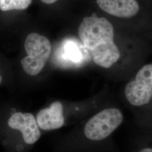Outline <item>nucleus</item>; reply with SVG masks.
<instances>
[{
  "instance_id": "7ed1b4c3",
  "label": "nucleus",
  "mask_w": 152,
  "mask_h": 152,
  "mask_svg": "<svg viewBox=\"0 0 152 152\" xmlns=\"http://www.w3.org/2000/svg\"><path fill=\"white\" fill-rule=\"evenodd\" d=\"M124 119V114L119 109H105L87 121L83 129L84 135L91 141L104 140L120 127Z\"/></svg>"
},
{
  "instance_id": "f03ea898",
  "label": "nucleus",
  "mask_w": 152,
  "mask_h": 152,
  "mask_svg": "<svg viewBox=\"0 0 152 152\" xmlns=\"http://www.w3.org/2000/svg\"><path fill=\"white\" fill-rule=\"evenodd\" d=\"M27 56L21 60L23 68L30 76L38 75L44 69L51 52L49 39L36 33L28 35L24 43Z\"/></svg>"
},
{
  "instance_id": "423d86ee",
  "label": "nucleus",
  "mask_w": 152,
  "mask_h": 152,
  "mask_svg": "<svg viewBox=\"0 0 152 152\" xmlns=\"http://www.w3.org/2000/svg\"><path fill=\"white\" fill-rule=\"evenodd\" d=\"M41 130H58L65 125L63 105L60 102H55L49 107L42 109L36 117Z\"/></svg>"
},
{
  "instance_id": "f8f14e48",
  "label": "nucleus",
  "mask_w": 152,
  "mask_h": 152,
  "mask_svg": "<svg viewBox=\"0 0 152 152\" xmlns=\"http://www.w3.org/2000/svg\"><path fill=\"white\" fill-rule=\"evenodd\" d=\"M2 81V77L0 75V84L1 83V82Z\"/></svg>"
},
{
  "instance_id": "f257e3e1",
  "label": "nucleus",
  "mask_w": 152,
  "mask_h": 152,
  "mask_svg": "<svg viewBox=\"0 0 152 152\" xmlns=\"http://www.w3.org/2000/svg\"><path fill=\"white\" fill-rule=\"evenodd\" d=\"M78 32L83 47L91 53L97 65L109 68L120 59V50L114 43V28L106 18L85 17Z\"/></svg>"
},
{
  "instance_id": "6e6552de",
  "label": "nucleus",
  "mask_w": 152,
  "mask_h": 152,
  "mask_svg": "<svg viewBox=\"0 0 152 152\" xmlns=\"http://www.w3.org/2000/svg\"><path fill=\"white\" fill-rule=\"evenodd\" d=\"M32 0H0V10L1 11L23 10L29 7Z\"/></svg>"
},
{
  "instance_id": "20e7f679",
  "label": "nucleus",
  "mask_w": 152,
  "mask_h": 152,
  "mask_svg": "<svg viewBox=\"0 0 152 152\" xmlns=\"http://www.w3.org/2000/svg\"><path fill=\"white\" fill-rule=\"evenodd\" d=\"M128 102L136 107L149 103L152 97V65H144L136 74L134 80L129 82L125 89Z\"/></svg>"
},
{
  "instance_id": "1a4fd4ad",
  "label": "nucleus",
  "mask_w": 152,
  "mask_h": 152,
  "mask_svg": "<svg viewBox=\"0 0 152 152\" xmlns=\"http://www.w3.org/2000/svg\"><path fill=\"white\" fill-rule=\"evenodd\" d=\"M76 44L72 42H66L64 46L63 56L66 60H69L72 63H78V60L81 59V53Z\"/></svg>"
},
{
  "instance_id": "9d476101",
  "label": "nucleus",
  "mask_w": 152,
  "mask_h": 152,
  "mask_svg": "<svg viewBox=\"0 0 152 152\" xmlns=\"http://www.w3.org/2000/svg\"><path fill=\"white\" fill-rule=\"evenodd\" d=\"M41 1L46 4H52L56 2L58 0H41Z\"/></svg>"
},
{
  "instance_id": "0eeeda50",
  "label": "nucleus",
  "mask_w": 152,
  "mask_h": 152,
  "mask_svg": "<svg viewBox=\"0 0 152 152\" xmlns=\"http://www.w3.org/2000/svg\"><path fill=\"white\" fill-rule=\"evenodd\" d=\"M96 3L107 14L121 18L135 16L140 10L136 0H96Z\"/></svg>"
},
{
  "instance_id": "39448f33",
  "label": "nucleus",
  "mask_w": 152,
  "mask_h": 152,
  "mask_svg": "<svg viewBox=\"0 0 152 152\" xmlns=\"http://www.w3.org/2000/svg\"><path fill=\"white\" fill-rule=\"evenodd\" d=\"M7 126L12 130L18 132L24 142L27 145H33L41 136L35 116L31 113L15 112L7 120Z\"/></svg>"
},
{
  "instance_id": "9b49d317",
  "label": "nucleus",
  "mask_w": 152,
  "mask_h": 152,
  "mask_svg": "<svg viewBox=\"0 0 152 152\" xmlns=\"http://www.w3.org/2000/svg\"><path fill=\"white\" fill-rule=\"evenodd\" d=\"M139 152H152V149L151 148H145L142 149Z\"/></svg>"
}]
</instances>
